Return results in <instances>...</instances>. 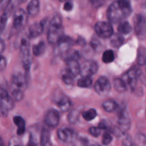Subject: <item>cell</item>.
I'll list each match as a JSON object with an SVG mask.
<instances>
[{"label": "cell", "mask_w": 146, "mask_h": 146, "mask_svg": "<svg viewBox=\"0 0 146 146\" xmlns=\"http://www.w3.org/2000/svg\"><path fill=\"white\" fill-rule=\"evenodd\" d=\"M132 11L131 0H117L108 7L107 18L111 23L116 24L129 17Z\"/></svg>", "instance_id": "obj_1"}, {"label": "cell", "mask_w": 146, "mask_h": 146, "mask_svg": "<svg viewBox=\"0 0 146 146\" xmlns=\"http://www.w3.org/2000/svg\"><path fill=\"white\" fill-rule=\"evenodd\" d=\"M64 36V27L62 25V19L61 16L56 14L51 20L48 27L47 40L51 44H57Z\"/></svg>", "instance_id": "obj_2"}, {"label": "cell", "mask_w": 146, "mask_h": 146, "mask_svg": "<svg viewBox=\"0 0 146 146\" xmlns=\"http://www.w3.org/2000/svg\"><path fill=\"white\" fill-rule=\"evenodd\" d=\"M20 52H21L23 67L24 69L28 71L29 70L32 63V58L30 54V43L28 38H24L21 40Z\"/></svg>", "instance_id": "obj_3"}, {"label": "cell", "mask_w": 146, "mask_h": 146, "mask_svg": "<svg viewBox=\"0 0 146 146\" xmlns=\"http://www.w3.org/2000/svg\"><path fill=\"white\" fill-rule=\"evenodd\" d=\"M0 110L2 116H6L9 111L13 109L14 106V103L11 98L9 93L4 88H1L0 90Z\"/></svg>", "instance_id": "obj_4"}, {"label": "cell", "mask_w": 146, "mask_h": 146, "mask_svg": "<svg viewBox=\"0 0 146 146\" xmlns=\"http://www.w3.org/2000/svg\"><path fill=\"white\" fill-rule=\"evenodd\" d=\"M135 34L139 39L143 40L146 36V17L143 14H137L133 17Z\"/></svg>", "instance_id": "obj_5"}, {"label": "cell", "mask_w": 146, "mask_h": 146, "mask_svg": "<svg viewBox=\"0 0 146 146\" xmlns=\"http://www.w3.org/2000/svg\"><path fill=\"white\" fill-rule=\"evenodd\" d=\"M140 75H141L140 68L137 66H133L124 74L123 79L125 82L127 86L129 87L132 91H134L136 87Z\"/></svg>", "instance_id": "obj_6"}, {"label": "cell", "mask_w": 146, "mask_h": 146, "mask_svg": "<svg viewBox=\"0 0 146 146\" xmlns=\"http://www.w3.org/2000/svg\"><path fill=\"white\" fill-rule=\"evenodd\" d=\"M95 31L97 35L103 38H111L113 35V29L111 22L99 21L95 25Z\"/></svg>", "instance_id": "obj_7"}, {"label": "cell", "mask_w": 146, "mask_h": 146, "mask_svg": "<svg viewBox=\"0 0 146 146\" xmlns=\"http://www.w3.org/2000/svg\"><path fill=\"white\" fill-rule=\"evenodd\" d=\"M28 21V13L22 9L16 10L13 17V28L20 30L24 28Z\"/></svg>", "instance_id": "obj_8"}, {"label": "cell", "mask_w": 146, "mask_h": 146, "mask_svg": "<svg viewBox=\"0 0 146 146\" xmlns=\"http://www.w3.org/2000/svg\"><path fill=\"white\" fill-rule=\"evenodd\" d=\"M95 91L98 95L101 96H107L111 89V85L108 78L105 76H101L98 78L94 85Z\"/></svg>", "instance_id": "obj_9"}, {"label": "cell", "mask_w": 146, "mask_h": 146, "mask_svg": "<svg viewBox=\"0 0 146 146\" xmlns=\"http://www.w3.org/2000/svg\"><path fill=\"white\" fill-rule=\"evenodd\" d=\"M98 70V65L96 61L88 60L83 63L81 67V75L82 77H91L97 73Z\"/></svg>", "instance_id": "obj_10"}, {"label": "cell", "mask_w": 146, "mask_h": 146, "mask_svg": "<svg viewBox=\"0 0 146 146\" xmlns=\"http://www.w3.org/2000/svg\"><path fill=\"white\" fill-rule=\"evenodd\" d=\"M58 138L66 143H69L76 139V134L74 130L69 128H60L57 131Z\"/></svg>", "instance_id": "obj_11"}, {"label": "cell", "mask_w": 146, "mask_h": 146, "mask_svg": "<svg viewBox=\"0 0 146 146\" xmlns=\"http://www.w3.org/2000/svg\"><path fill=\"white\" fill-rule=\"evenodd\" d=\"M60 115L58 111L55 109H50L46 113L44 123L50 128H56L58 125Z\"/></svg>", "instance_id": "obj_12"}, {"label": "cell", "mask_w": 146, "mask_h": 146, "mask_svg": "<svg viewBox=\"0 0 146 146\" xmlns=\"http://www.w3.org/2000/svg\"><path fill=\"white\" fill-rule=\"evenodd\" d=\"M11 85L13 86V89H19L24 91L27 87V78L21 73L14 74L11 78Z\"/></svg>", "instance_id": "obj_13"}, {"label": "cell", "mask_w": 146, "mask_h": 146, "mask_svg": "<svg viewBox=\"0 0 146 146\" xmlns=\"http://www.w3.org/2000/svg\"><path fill=\"white\" fill-rule=\"evenodd\" d=\"M118 123L119 125V130L121 132L123 133L125 131H128L130 128L131 125V119L128 115V113L125 110H122L119 114V117H118Z\"/></svg>", "instance_id": "obj_14"}, {"label": "cell", "mask_w": 146, "mask_h": 146, "mask_svg": "<svg viewBox=\"0 0 146 146\" xmlns=\"http://www.w3.org/2000/svg\"><path fill=\"white\" fill-rule=\"evenodd\" d=\"M74 44V41L71 37L67 36L64 35L62 38L60 39L58 41L57 45V49H58V52L61 54H66L70 51V48Z\"/></svg>", "instance_id": "obj_15"}, {"label": "cell", "mask_w": 146, "mask_h": 146, "mask_svg": "<svg viewBox=\"0 0 146 146\" xmlns=\"http://www.w3.org/2000/svg\"><path fill=\"white\" fill-rule=\"evenodd\" d=\"M44 29V24L41 22L34 23L29 28V38H36L42 34Z\"/></svg>", "instance_id": "obj_16"}, {"label": "cell", "mask_w": 146, "mask_h": 146, "mask_svg": "<svg viewBox=\"0 0 146 146\" xmlns=\"http://www.w3.org/2000/svg\"><path fill=\"white\" fill-rule=\"evenodd\" d=\"M81 65L78 63V60L71 59L66 61V69L71 73L74 77L81 74Z\"/></svg>", "instance_id": "obj_17"}, {"label": "cell", "mask_w": 146, "mask_h": 146, "mask_svg": "<svg viewBox=\"0 0 146 146\" xmlns=\"http://www.w3.org/2000/svg\"><path fill=\"white\" fill-rule=\"evenodd\" d=\"M56 105L58 107V108L61 110V111L66 112L71 109L72 104H71V100L68 96L63 95L62 96H61L57 100Z\"/></svg>", "instance_id": "obj_18"}, {"label": "cell", "mask_w": 146, "mask_h": 146, "mask_svg": "<svg viewBox=\"0 0 146 146\" xmlns=\"http://www.w3.org/2000/svg\"><path fill=\"white\" fill-rule=\"evenodd\" d=\"M14 123L17 127V133L19 136L23 135L26 131V123L24 118L19 115L14 117Z\"/></svg>", "instance_id": "obj_19"}, {"label": "cell", "mask_w": 146, "mask_h": 146, "mask_svg": "<svg viewBox=\"0 0 146 146\" xmlns=\"http://www.w3.org/2000/svg\"><path fill=\"white\" fill-rule=\"evenodd\" d=\"M39 9L40 3L38 0H31L27 6V13L32 17L37 15L39 12Z\"/></svg>", "instance_id": "obj_20"}, {"label": "cell", "mask_w": 146, "mask_h": 146, "mask_svg": "<svg viewBox=\"0 0 146 146\" xmlns=\"http://www.w3.org/2000/svg\"><path fill=\"white\" fill-rule=\"evenodd\" d=\"M132 27L127 21H123L118 27V31L121 35H128L132 32Z\"/></svg>", "instance_id": "obj_21"}, {"label": "cell", "mask_w": 146, "mask_h": 146, "mask_svg": "<svg viewBox=\"0 0 146 146\" xmlns=\"http://www.w3.org/2000/svg\"><path fill=\"white\" fill-rule=\"evenodd\" d=\"M137 64L139 66H146V47L140 46L137 54Z\"/></svg>", "instance_id": "obj_22"}, {"label": "cell", "mask_w": 146, "mask_h": 146, "mask_svg": "<svg viewBox=\"0 0 146 146\" xmlns=\"http://www.w3.org/2000/svg\"><path fill=\"white\" fill-rule=\"evenodd\" d=\"M40 145L41 146H52L50 141L49 131L46 128H43L40 138Z\"/></svg>", "instance_id": "obj_23"}, {"label": "cell", "mask_w": 146, "mask_h": 146, "mask_svg": "<svg viewBox=\"0 0 146 146\" xmlns=\"http://www.w3.org/2000/svg\"><path fill=\"white\" fill-rule=\"evenodd\" d=\"M118 104L114 100L108 99L104 101L102 104V107L106 112L112 113L117 109Z\"/></svg>", "instance_id": "obj_24"}, {"label": "cell", "mask_w": 146, "mask_h": 146, "mask_svg": "<svg viewBox=\"0 0 146 146\" xmlns=\"http://www.w3.org/2000/svg\"><path fill=\"white\" fill-rule=\"evenodd\" d=\"M113 85L114 88L118 92L124 93L127 91L128 86L123 78H115L113 81Z\"/></svg>", "instance_id": "obj_25"}, {"label": "cell", "mask_w": 146, "mask_h": 146, "mask_svg": "<svg viewBox=\"0 0 146 146\" xmlns=\"http://www.w3.org/2000/svg\"><path fill=\"white\" fill-rule=\"evenodd\" d=\"M124 42V38L121 34H113L111 37V44L115 48H119Z\"/></svg>", "instance_id": "obj_26"}, {"label": "cell", "mask_w": 146, "mask_h": 146, "mask_svg": "<svg viewBox=\"0 0 146 146\" xmlns=\"http://www.w3.org/2000/svg\"><path fill=\"white\" fill-rule=\"evenodd\" d=\"M46 50V44L44 41H40L37 44L33 46L32 52L35 56H39L42 55Z\"/></svg>", "instance_id": "obj_27"}, {"label": "cell", "mask_w": 146, "mask_h": 146, "mask_svg": "<svg viewBox=\"0 0 146 146\" xmlns=\"http://www.w3.org/2000/svg\"><path fill=\"white\" fill-rule=\"evenodd\" d=\"M74 76L68 72L66 69L63 70L61 72V79L64 81V84L66 85H73L74 84Z\"/></svg>", "instance_id": "obj_28"}, {"label": "cell", "mask_w": 146, "mask_h": 146, "mask_svg": "<svg viewBox=\"0 0 146 146\" xmlns=\"http://www.w3.org/2000/svg\"><path fill=\"white\" fill-rule=\"evenodd\" d=\"M115 59V54L112 50H106L104 52L102 56V61L105 64H110Z\"/></svg>", "instance_id": "obj_29"}, {"label": "cell", "mask_w": 146, "mask_h": 146, "mask_svg": "<svg viewBox=\"0 0 146 146\" xmlns=\"http://www.w3.org/2000/svg\"><path fill=\"white\" fill-rule=\"evenodd\" d=\"M93 84V81L91 78V77H82L78 81L77 85L78 87L81 88H90L91 87Z\"/></svg>", "instance_id": "obj_30"}, {"label": "cell", "mask_w": 146, "mask_h": 146, "mask_svg": "<svg viewBox=\"0 0 146 146\" xmlns=\"http://www.w3.org/2000/svg\"><path fill=\"white\" fill-rule=\"evenodd\" d=\"M82 116L86 121H91L97 116V112L94 108H91L82 113Z\"/></svg>", "instance_id": "obj_31"}, {"label": "cell", "mask_w": 146, "mask_h": 146, "mask_svg": "<svg viewBox=\"0 0 146 146\" xmlns=\"http://www.w3.org/2000/svg\"><path fill=\"white\" fill-rule=\"evenodd\" d=\"M80 113L77 110H73L68 113V121H69L70 123L75 124L78 122L79 119Z\"/></svg>", "instance_id": "obj_32"}, {"label": "cell", "mask_w": 146, "mask_h": 146, "mask_svg": "<svg viewBox=\"0 0 146 146\" xmlns=\"http://www.w3.org/2000/svg\"><path fill=\"white\" fill-rule=\"evenodd\" d=\"M11 96L15 101H21L24 98V91L19 89H13Z\"/></svg>", "instance_id": "obj_33"}, {"label": "cell", "mask_w": 146, "mask_h": 146, "mask_svg": "<svg viewBox=\"0 0 146 146\" xmlns=\"http://www.w3.org/2000/svg\"><path fill=\"white\" fill-rule=\"evenodd\" d=\"M9 146H24L21 140L18 136H14L10 139Z\"/></svg>", "instance_id": "obj_34"}, {"label": "cell", "mask_w": 146, "mask_h": 146, "mask_svg": "<svg viewBox=\"0 0 146 146\" xmlns=\"http://www.w3.org/2000/svg\"><path fill=\"white\" fill-rule=\"evenodd\" d=\"M113 138L110 133L105 132L104 133V135H103V139H102V143L104 145H108L112 142Z\"/></svg>", "instance_id": "obj_35"}, {"label": "cell", "mask_w": 146, "mask_h": 146, "mask_svg": "<svg viewBox=\"0 0 146 146\" xmlns=\"http://www.w3.org/2000/svg\"><path fill=\"white\" fill-rule=\"evenodd\" d=\"M102 130L99 127H91L88 129V132L94 137H98L101 133Z\"/></svg>", "instance_id": "obj_36"}, {"label": "cell", "mask_w": 146, "mask_h": 146, "mask_svg": "<svg viewBox=\"0 0 146 146\" xmlns=\"http://www.w3.org/2000/svg\"><path fill=\"white\" fill-rule=\"evenodd\" d=\"M123 146H136L129 135L125 136L123 141Z\"/></svg>", "instance_id": "obj_37"}, {"label": "cell", "mask_w": 146, "mask_h": 146, "mask_svg": "<svg viewBox=\"0 0 146 146\" xmlns=\"http://www.w3.org/2000/svg\"><path fill=\"white\" fill-rule=\"evenodd\" d=\"M27 146H38L36 138L35 135H34L33 134H31V135H30L29 141Z\"/></svg>", "instance_id": "obj_38"}, {"label": "cell", "mask_w": 146, "mask_h": 146, "mask_svg": "<svg viewBox=\"0 0 146 146\" xmlns=\"http://www.w3.org/2000/svg\"><path fill=\"white\" fill-rule=\"evenodd\" d=\"M74 8V4L71 1H67L64 5V9L66 11H70Z\"/></svg>", "instance_id": "obj_39"}, {"label": "cell", "mask_w": 146, "mask_h": 146, "mask_svg": "<svg viewBox=\"0 0 146 146\" xmlns=\"http://www.w3.org/2000/svg\"><path fill=\"white\" fill-rule=\"evenodd\" d=\"M11 4V0H1V10H5Z\"/></svg>", "instance_id": "obj_40"}, {"label": "cell", "mask_w": 146, "mask_h": 146, "mask_svg": "<svg viewBox=\"0 0 146 146\" xmlns=\"http://www.w3.org/2000/svg\"><path fill=\"white\" fill-rule=\"evenodd\" d=\"M138 144H139L141 146H143L145 145L146 142L145 135H138Z\"/></svg>", "instance_id": "obj_41"}, {"label": "cell", "mask_w": 146, "mask_h": 146, "mask_svg": "<svg viewBox=\"0 0 146 146\" xmlns=\"http://www.w3.org/2000/svg\"><path fill=\"white\" fill-rule=\"evenodd\" d=\"M91 46L93 47V48L95 50L98 49V47L101 46V44H100L99 41L96 39H93L92 41L91 42Z\"/></svg>", "instance_id": "obj_42"}, {"label": "cell", "mask_w": 146, "mask_h": 146, "mask_svg": "<svg viewBox=\"0 0 146 146\" xmlns=\"http://www.w3.org/2000/svg\"><path fill=\"white\" fill-rule=\"evenodd\" d=\"M7 66V60L4 58L3 56H1V61H0V68H1V71H4V68Z\"/></svg>", "instance_id": "obj_43"}, {"label": "cell", "mask_w": 146, "mask_h": 146, "mask_svg": "<svg viewBox=\"0 0 146 146\" xmlns=\"http://www.w3.org/2000/svg\"><path fill=\"white\" fill-rule=\"evenodd\" d=\"M4 47H5V44H4V41H3V40H1V48H0V50H1V53L3 52V51H4Z\"/></svg>", "instance_id": "obj_44"}, {"label": "cell", "mask_w": 146, "mask_h": 146, "mask_svg": "<svg viewBox=\"0 0 146 146\" xmlns=\"http://www.w3.org/2000/svg\"><path fill=\"white\" fill-rule=\"evenodd\" d=\"M3 145H4V143H3V141L2 140H1V146H3Z\"/></svg>", "instance_id": "obj_45"}, {"label": "cell", "mask_w": 146, "mask_h": 146, "mask_svg": "<svg viewBox=\"0 0 146 146\" xmlns=\"http://www.w3.org/2000/svg\"><path fill=\"white\" fill-rule=\"evenodd\" d=\"M90 1H91V2H92V3H94V1H95V0H89Z\"/></svg>", "instance_id": "obj_46"}, {"label": "cell", "mask_w": 146, "mask_h": 146, "mask_svg": "<svg viewBox=\"0 0 146 146\" xmlns=\"http://www.w3.org/2000/svg\"><path fill=\"white\" fill-rule=\"evenodd\" d=\"M60 1H66V0H59Z\"/></svg>", "instance_id": "obj_47"}, {"label": "cell", "mask_w": 146, "mask_h": 146, "mask_svg": "<svg viewBox=\"0 0 146 146\" xmlns=\"http://www.w3.org/2000/svg\"><path fill=\"white\" fill-rule=\"evenodd\" d=\"M145 114H146V110H145Z\"/></svg>", "instance_id": "obj_48"}, {"label": "cell", "mask_w": 146, "mask_h": 146, "mask_svg": "<svg viewBox=\"0 0 146 146\" xmlns=\"http://www.w3.org/2000/svg\"></svg>", "instance_id": "obj_49"}]
</instances>
